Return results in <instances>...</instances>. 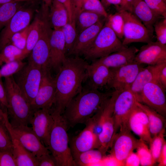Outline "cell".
I'll use <instances>...</instances> for the list:
<instances>
[{"label": "cell", "mask_w": 166, "mask_h": 166, "mask_svg": "<svg viewBox=\"0 0 166 166\" xmlns=\"http://www.w3.org/2000/svg\"><path fill=\"white\" fill-rule=\"evenodd\" d=\"M121 2V0H105L102 3L103 6L105 9L111 5L115 6L117 9L119 6Z\"/></svg>", "instance_id": "obj_55"}, {"label": "cell", "mask_w": 166, "mask_h": 166, "mask_svg": "<svg viewBox=\"0 0 166 166\" xmlns=\"http://www.w3.org/2000/svg\"><path fill=\"white\" fill-rule=\"evenodd\" d=\"M136 105L147 115L149 122V131L152 137L165 131V117L147 105L138 101Z\"/></svg>", "instance_id": "obj_28"}, {"label": "cell", "mask_w": 166, "mask_h": 166, "mask_svg": "<svg viewBox=\"0 0 166 166\" xmlns=\"http://www.w3.org/2000/svg\"><path fill=\"white\" fill-rule=\"evenodd\" d=\"M42 69L41 82L36 96L31 104L34 111L41 109H51L55 96V78L51 76L49 69Z\"/></svg>", "instance_id": "obj_15"}, {"label": "cell", "mask_w": 166, "mask_h": 166, "mask_svg": "<svg viewBox=\"0 0 166 166\" xmlns=\"http://www.w3.org/2000/svg\"><path fill=\"white\" fill-rule=\"evenodd\" d=\"M156 81L166 90V62L156 65Z\"/></svg>", "instance_id": "obj_45"}, {"label": "cell", "mask_w": 166, "mask_h": 166, "mask_svg": "<svg viewBox=\"0 0 166 166\" xmlns=\"http://www.w3.org/2000/svg\"><path fill=\"white\" fill-rule=\"evenodd\" d=\"M140 165V159L136 153L132 152L128 156L124 162V166H138Z\"/></svg>", "instance_id": "obj_51"}, {"label": "cell", "mask_w": 166, "mask_h": 166, "mask_svg": "<svg viewBox=\"0 0 166 166\" xmlns=\"http://www.w3.org/2000/svg\"><path fill=\"white\" fill-rule=\"evenodd\" d=\"M143 64L133 62L122 66L110 68V75L107 87L121 91L130 87Z\"/></svg>", "instance_id": "obj_14"}, {"label": "cell", "mask_w": 166, "mask_h": 166, "mask_svg": "<svg viewBox=\"0 0 166 166\" xmlns=\"http://www.w3.org/2000/svg\"><path fill=\"white\" fill-rule=\"evenodd\" d=\"M130 131L128 127L120 129L119 133L116 134L110 148V154L124 164L126 159L136 148L139 142Z\"/></svg>", "instance_id": "obj_17"}, {"label": "cell", "mask_w": 166, "mask_h": 166, "mask_svg": "<svg viewBox=\"0 0 166 166\" xmlns=\"http://www.w3.org/2000/svg\"><path fill=\"white\" fill-rule=\"evenodd\" d=\"M134 62L154 65L166 62V45L151 41L141 46L136 54Z\"/></svg>", "instance_id": "obj_19"}, {"label": "cell", "mask_w": 166, "mask_h": 166, "mask_svg": "<svg viewBox=\"0 0 166 166\" xmlns=\"http://www.w3.org/2000/svg\"><path fill=\"white\" fill-rule=\"evenodd\" d=\"M97 119L93 116L85 124V128L70 142L69 147L72 156L99 147L98 135L95 131Z\"/></svg>", "instance_id": "obj_13"}, {"label": "cell", "mask_w": 166, "mask_h": 166, "mask_svg": "<svg viewBox=\"0 0 166 166\" xmlns=\"http://www.w3.org/2000/svg\"></svg>", "instance_id": "obj_59"}, {"label": "cell", "mask_w": 166, "mask_h": 166, "mask_svg": "<svg viewBox=\"0 0 166 166\" xmlns=\"http://www.w3.org/2000/svg\"><path fill=\"white\" fill-rule=\"evenodd\" d=\"M160 19L154 24V30L156 34L157 41L161 44L166 45V18Z\"/></svg>", "instance_id": "obj_44"}, {"label": "cell", "mask_w": 166, "mask_h": 166, "mask_svg": "<svg viewBox=\"0 0 166 166\" xmlns=\"http://www.w3.org/2000/svg\"><path fill=\"white\" fill-rule=\"evenodd\" d=\"M40 24V17L38 13L33 22L30 25L26 45L24 49L22 50L19 58V60H22L30 54L35 45L39 38Z\"/></svg>", "instance_id": "obj_30"}, {"label": "cell", "mask_w": 166, "mask_h": 166, "mask_svg": "<svg viewBox=\"0 0 166 166\" xmlns=\"http://www.w3.org/2000/svg\"><path fill=\"white\" fill-rule=\"evenodd\" d=\"M152 10L160 17L166 18V1L165 0H144Z\"/></svg>", "instance_id": "obj_43"}, {"label": "cell", "mask_w": 166, "mask_h": 166, "mask_svg": "<svg viewBox=\"0 0 166 166\" xmlns=\"http://www.w3.org/2000/svg\"><path fill=\"white\" fill-rule=\"evenodd\" d=\"M104 156L98 149H94L77 154L73 157L75 166H100V162Z\"/></svg>", "instance_id": "obj_31"}, {"label": "cell", "mask_w": 166, "mask_h": 166, "mask_svg": "<svg viewBox=\"0 0 166 166\" xmlns=\"http://www.w3.org/2000/svg\"><path fill=\"white\" fill-rule=\"evenodd\" d=\"M119 91H114L102 104L97 111L98 118L95 132L98 135V148L105 156L111 148L116 134L113 116L115 99Z\"/></svg>", "instance_id": "obj_5"}, {"label": "cell", "mask_w": 166, "mask_h": 166, "mask_svg": "<svg viewBox=\"0 0 166 166\" xmlns=\"http://www.w3.org/2000/svg\"><path fill=\"white\" fill-rule=\"evenodd\" d=\"M131 13L153 34L154 24L158 20L163 18L153 12L144 0H133Z\"/></svg>", "instance_id": "obj_25"}, {"label": "cell", "mask_w": 166, "mask_h": 166, "mask_svg": "<svg viewBox=\"0 0 166 166\" xmlns=\"http://www.w3.org/2000/svg\"><path fill=\"white\" fill-rule=\"evenodd\" d=\"M113 92L103 93L86 86L70 101L62 114L68 127L85 124L98 111Z\"/></svg>", "instance_id": "obj_2"}, {"label": "cell", "mask_w": 166, "mask_h": 166, "mask_svg": "<svg viewBox=\"0 0 166 166\" xmlns=\"http://www.w3.org/2000/svg\"><path fill=\"white\" fill-rule=\"evenodd\" d=\"M49 8L45 6L42 7L39 11L41 24L39 38L30 54L28 61L42 69H50V40L53 30L49 21Z\"/></svg>", "instance_id": "obj_6"}, {"label": "cell", "mask_w": 166, "mask_h": 166, "mask_svg": "<svg viewBox=\"0 0 166 166\" xmlns=\"http://www.w3.org/2000/svg\"><path fill=\"white\" fill-rule=\"evenodd\" d=\"M22 50L11 44L4 46L0 51V65L19 60Z\"/></svg>", "instance_id": "obj_35"}, {"label": "cell", "mask_w": 166, "mask_h": 166, "mask_svg": "<svg viewBox=\"0 0 166 166\" xmlns=\"http://www.w3.org/2000/svg\"><path fill=\"white\" fill-rule=\"evenodd\" d=\"M110 75V69L95 60L86 67V86L99 90L107 86Z\"/></svg>", "instance_id": "obj_22"}, {"label": "cell", "mask_w": 166, "mask_h": 166, "mask_svg": "<svg viewBox=\"0 0 166 166\" xmlns=\"http://www.w3.org/2000/svg\"><path fill=\"white\" fill-rule=\"evenodd\" d=\"M157 161L159 163L158 166H166V142L165 141L164 144Z\"/></svg>", "instance_id": "obj_54"}, {"label": "cell", "mask_w": 166, "mask_h": 166, "mask_svg": "<svg viewBox=\"0 0 166 166\" xmlns=\"http://www.w3.org/2000/svg\"><path fill=\"white\" fill-rule=\"evenodd\" d=\"M120 12L124 20L122 42L124 45L134 42L147 43L152 41L153 34L132 13L128 11Z\"/></svg>", "instance_id": "obj_10"}, {"label": "cell", "mask_w": 166, "mask_h": 166, "mask_svg": "<svg viewBox=\"0 0 166 166\" xmlns=\"http://www.w3.org/2000/svg\"><path fill=\"white\" fill-rule=\"evenodd\" d=\"M42 74L41 68L28 62L13 75L17 85L31 104L37 93Z\"/></svg>", "instance_id": "obj_8"}, {"label": "cell", "mask_w": 166, "mask_h": 166, "mask_svg": "<svg viewBox=\"0 0 166 166\" xmlns=\"http://www.w3.org/2000/svg\"><path fill=\"white\" fill-rule=\"evenodd\" d=\"M105 21L93 42L83 53L85 59L93 61L127 47L123 44Z\"/></svg>", "instance_id": "obj_7"}, {"label": "cell", "mask_w": 166, "mask_h": 166, "mask_svg": "<svg viewBox=\"0 0 166 166\" xmlns=\"http://www.w3.org/2000/svg\"><path fill=\"white\" fill-rule=\"evenodd\" d=\"M0 149L12 152V143L10 133L4 119L0 121Z\"/></svg>", "instance_id": "obj_42"}, {"label": "cell", "mask_w": 166, "mask_h": 166, "mask_svg": "<svg viewBox=\"0 0 166 166\" xmlns=\"http://www.w3.org/2000/svg\"><path fill=\"white\" fill-rule=\"evenodd\" d=\"M53 0H42V2L45 4L49 7Z\"/></svg>", "instance_id": "obj_58"}, {"label": "cell", "mask_w": 166, "mask_h": 166, "mask_svg": "<svg viewBox=\"0 0 166 166\" xmlns=\"http://www.w3.org/2000/svg\"><path fill=\"white\" fill-rule=\"evenodd\" d=\"M137 101L130 87L119 92L113 107V116L116 133L118 129L128 127V119L136 105Z\"/></svg>", "instance_id": "obj_11"}, {"label": "cell", "mask_w": 166, "mask_h": 166, "mask_svg": "<svg viewBox=\"0 0 166 166\" xmlns=\"http://www.w3.org/2000/svg\"><path fill=\"white\" fill-rule=\"evenodd\" d=\"M39 0H0V5L13 2H24L37 3Z\"/></svg>", "instance_id": "obj_56"}, {"label": "cell", "mask_w": 166, "mask_h": 166, "mask_svg": "<svg viewBox=\"0 0 166 166\" xmlns=\"http://www.w3.org/2000/svg\"><path fill=\"white\" fill-rule=\"evenodd\" d=\"M10 134L12 143V153L17 166H38L37 157L27 150L16 138Z\"/></svg>", "instance_id": "obj_27"}, {"label": "cell", "mask_w": 166, "mask_h": 166, "mask_svg": "<svg viewBox=\"0 0 166 166\" xmlns=\"http://www.w3.org/2000/svg\"><path fill=\"white\" fill-rule=\"evenodd\" d=\"M165 131L152 137L150 145V150L153 160L155 163L157 161L165 140L164 139Z\"/></svg>", "instance_id": "obj_38"}, {"label": "cell", "mask_w": 166, "mask_h": 166, "mask_svg": "<svg viewBox=\"0 0 166 166\" xmlns=\"http://www.w3.org/2000/svg\"><path fill=\"white\" fill-rule=\"evenodd\" d=\"M145 143L140 139L139 140L136 148V153L139 158L141 166H152L155 163L153 160L150 150Z\"/></svg>", "instance_id": "obj_36"}, {"label": "cell", "mask_w": 166, "mask_h": 166, "mask_svg": "<svg viewBox=\"0 0 166 166\" xmlns=\"http://www.w3.org/2000/svg\"><path fill=\"white\" fill-rule=\"evenodd\" d=\"M53 122L51 109L46 108L34 111L30 122L34 133L47 148Z\"/></svg>", "instance_id": "obj_18"}, {"label": "cell", "mask_w": 166, "mask_h": 166, "mask_svg": "<svg viewBox=\"0 0 166 166\" xmlns=\"http://www.w3.org/2000/svg\"><path fill=\"white\" fill-rule=\"evenodd\" d=\"M53 122L48 148L54 158L57 166H75L67 133L68 126L62 114L52 110Z\"/></svg>", "instance_id": "obj_3"}, {"label": "cell", "mask_w": 166, "mask_h": 166, "mask_svg": "<svg viewBox=\"0 0 166 166\" xmlns=\"http://www.w3.org/2000/svg\"><path fill=\"white\" fill-rule=\"evenodd\" d=\"M85 59L66 57L55 78L56 92L53 110L61 114L70 101L82 90L86 78Z\"/></svg>", "instance_id": "obj_1"}, {"label": "cell", "mask_w": 166, "mask_h": 166, "mask_svg": "<svg viewBox=\"0 0 166 166\" xmlns=\"http://www.w3.org/2000/svg\"><path fill=\"white\" fill-rule=\"evenodd\" d=\"M104 18L78 34L75 43L68 55L79 56L93 43L103 27L105 23Z\"/></svg>", "instance_id": "obj_23"}, {"label": "cell", "mask_w": 166, "mask_h": 166, "mask_svg": "<svg viewBox=\"0 0 166 166\" xmlns=\"http://www.w3.org/2000/svg\"><path fill=\"white\" fill-rule=\"evenodd\" d=\"M36 157L38 166H57L54 158L50 153L45 154Z\"/></svg>", "instance_id": "obj_47"}, {"label": "cell", "mask_w": 166, "mask_h": 166, "mask_svg": "<svg viewBox=\"0 0 166 166\" xmlns=\"http://www.w3.org/2000/svg\"><path fill=\"white\" fill-rule=\"evenodd\" d=\"M4 121L9 133L16 138L21 144L35 157H38L50 152L27 125L13 126L10 123L7 112L5 113Z\"/></svg>", "instance_id": "obj_9"}, {"label": "cell", "mask_w": 166, "mask_h": 166, "mask_svg": "<svg viewBox=\"0 0 166 166\" xmlns=\"http://www.w3.org/2000/svg\"><path fill=\"white\" fill-rule=\"evenodd\" d=\"M156 65L143 67L130 86V88L138 101L140 102L141 93L145 85L150 82L156 81Z\"/></svg>", "instance_id": "obj_26"}, {"label": "cell", "mask_w": 166, "mask_h": 166, "mask_svg": "<svg viewBox=\"0 0 166 166\" xmlns=\"http://www.w3.org/2000/svg\"><path fill=\"white\" fill-rule=\"evenodd\" d=\"M165 91L156 81L150 82L143 89L140 102L153 109L165 117L166 115Z\"/></svg>", "instance_id": "obj_16"}, {"label": "cell", "mask_w": 166, "mask_h": 166, "mask_svg": "<svg viewBox=\"0 0 166 166\" xmlns=\"http://www.w3.org/2000/svg\"><path fill=\"white\" fill-rule=\"evenodd\" d=\"M83 0H71L72 12V20L75 21L78 14L82 10Z\"/></svg>", "instance_id": "obj_50"}, {"label": "cell", "mask_w": 166, "mask_h": 166, "mask_svg": "<svg viewBox=\"0 0 166 166\" xmlns=\"http://www.w3.org/2000/svg\"><path fill=\"white\" fill-rule=\"evenodd\" d=\"M61 3L66 9L68 16L69 22H72V12L71 0H56Z\"/></svg>", "instance_id": "obj_53"}, {"label": "cell", "mask_w": 166, "mask_h": 166, "mask_svg": "<svg viewBox=\"0 0 166 166\" xmlns=\"http://www.w3.org/2000/svg\"><path fill=\"white\" fill-rule=\"evenodd\" d=\"M8 106L7 111L13 126L27 125L34 111L31 104L24 96L14 81L13 76L4 77Z\"/></svg>", "instance_id": "obj_4"}, {"label": "cell", "mask_w": 166, "mask_h": 166, "mask_svg": "<svg viewBox=\"0 0 166 166\" xmlns=\"http://www.w3.org/2000/svg\"><path fill=\"white\" fill-rule=\"evenodd\" d=\"M0 105L3 109H7L8 106L7 94L1 78H0Z\"/></svg>", "instance_id": "obj_49"}, {"label": "cell", "mask_w": 166, "mask_h": 166, "mask_svg": "<svg viewBox=\"0 0 166 166\" xmlns=\"http://www.w3.org/2000/svg\"><path fill=\"white\" fill-rule=\"evenodd\" d=\"M26 2H13L0 5V30L5 26Z\"/></svg>", "instance_id": "obj_33"}, {"label": "cell", "mask_w": 166, "mask_h": 166, "mask_svg": "<svg viewBox=\"0 0 166 166\" xmlns=\"http://www.w3.org/2000/svg\"><path fill=\"white\" fill-rule=\"evenodd\" d=\"M139 50L134 46H127L122 49L94 60L109 68L118 67L133 62Z\"/></svg>", "instance_id": "obj_24"}, {"label": "cell", "mask_w": 166, "mask_h": 166, "mask_svg": "<svg viewBox=\"0 0 166 166\" xmlns=\"http://www.w3.org/2000/svg\"><path fill=\"white\" fill-rule=\"evenodd\" d=\"M128 125L130 130L140 139L150 144L152 137L149 131L148 120L145 113L137 105L129 117Z\"/></svg>", "instance_id": "obj_21"}, {"label": "cell", "mask_w": 166, "mask_h": 166, "mask_svg": "<svg viewBox=\"0 0 166 166\" xmlns=\"http://www.w3.org/2000/svg\"><path fill=\"white\" fill-rule=\"evenodd\" d=\"M101 166H121L124 164L117 160L111 154L104 156L100 162Z\"/></svg>", "instance_id": "obj_48"}, {"label": "cell", "mask_w": 166, "mask_h": 166, "mask_svg": "<svg viewBox=\"0 0 166 166\" xmlns=\"http://www.w3.org/2000/svg\"><path fill=\"white\" fill-rule=\"evenodd\" d=\"M49 19L54 30L60 29L69 21L67 10L61 3L53 0L49 6Z\"/></svg>", "instance_id": "obj_29"}, {"label": "cell", "mask_w": 166, "mask_h": 166, "mask_svg": "<svg viewBox=\"0 0 166 166\" xmlns=\"http://www.w3.org/2000/svg\"><path fill=\"white\" fill-rule=\"evenodd\" d=\"M26 63L15 60L5 64L0 69V78L13 76L21 69Z\"/></svg>", "instance_id": "obj_39"}, {"label": "cell", "mask_w": 166, "mask_h": 166, "mask_svg": "<svg viewBox=\"0 0 166 166\" xmlns=\"http://www.w3.org/2000/svg\"><path fill=\"white\" fill-rule=\"evenodd\" d=\"M133 1V0H121L120 4L117 9L118 12L128 11L131 12Z\"/></svg>", "instance_id": "obj_52"}, {"label": "cell", "mask_w": 166, "mask_h": 166, "mask_svg": "<svg viewBox=\"0 0 166 166\" xmlns=\"http://www.w3.org/2000/svg\"><path fill=\"white\" fill-rule=\"evenodd\" d=\"M26 2L5 26L0 35V50L9 44L12 36L27 27L32 17L34 4Z\"/></svg>", "instance_id": "obj_12"}, {"label": "cell", "mask_w": 166, "mask_h": 166, "mask_svg": "<svg viewBox=\"0 0 166 166\" xmlns=\"http://www.w3.org/2000/svg\"><path fill=\"white\" fill-rule=\"evenodd\" d=\"M105 18L96 12L88 10L81 11L75 20L76 28L78 35L84 30Z\"/></svg>", "instance_id": "obj_32"}, {"label": "cell", "mask_w": 166, "mask_h": 166, "mask_svg": "<svg viewBox=\"0 0 166 166\" xmlns=\"http://www.w3.org/2000/svg\"><path fill=\"white\" fill-rule=\"evenodd\" d=\"M110 26L118 38H123L124 20L121 12H117L114 14L108 15L106 18Z\"/></svg>", "instance_id": "obj_37"}, {"label": "cell", "mask_w": 166, "mask_h": 166, "mask_svg": "<svg viewBox=\"0 0 166 166\" xmlns=\"http://www.w3.org/2000/svg\"><path fill=\"white\" fill-rule=\"evenodd\" d=\"M98 13L106 18L108 15L100 0H83L82 10Z\"/></svg>", "instance_id": "obj_40"}, {"label": "cell", "mask_w": 166, "mask_h": 166, "mask_svg": "<svg viewBox=\"0 0 166 166\" xmlns=\"http://www.w3.org/2000/svg\"><path fill=\"white\" fill-rule=\"evenodd\" d=\"M0 166H17L12 151L0 149Z\"/></svg>", "instance_id": "obj_46"}, {"label": "cell", "mask_w": 166, "mask_h": 166, "mask_svg": "<svg viewBox=\"0 0 166 166\" xmlns=\"http://www.w3.org/2000/svg\"><path fill=\"white\" fill-rule=\"evenodd\" d=\"M30 28V25H29L23 30L14 34L9 44H11L20 49L23 50L26 45Z\"/></svg>", "instance_id": "obj_41"}, {"label": "cell", "mask_w": 166, "mask_h": 166, "mask_svg": "<svg viewBox=\"0 0 166 166\" xmlns=\"http://www.w3.org/2000/svg\"><path fill=\"white\" fill-rule=\"evenodd\" d=\"M65 43L61 28L53 30L50 40L49 67L58 72L66 58Z\"/></svg>", "instance_id": "obj_20"}, {"label": "cell", "mask_w": 166, "mask_h": 166, "mask_svg": "<svg viewBox=\"0 0 166 166\" xmlns=\"http://www.w3.org/2000/svg\"><path fill=\"white\" fill-rule=\"evenodd\" d=\"M0 106V121L3 120L5 113L6 111H4Z\"/></svg>", "instance_id": "obj_57"}, {"label": "cell", "mask_w": 166, "mask_h": 166, "mask_svg": "<svg viewBox=\"0 0 166 166\" xmlns=\"http://www.w3.org/2000/svg\"><path fill=\"white\" fill-rule=\"evenodd\" d=\"M165 1H166V0H165Z\"/></svg>", "instance_id": "obj_60"}, {"label": "cell", "mask_w": 166, "mask_h": 166, "mask_svg": "<svg viewBox=\"0 0 166 166\" xmlns=\"http://www.w3.org/2000/svg\"><path fill=\"white\" fill-rule=\"evenodd\" d=\"M61 29L65 41V53L68 55L72 49L78 35L75 21L72 22H68Z\"/></svg>", "instance_id": "obj_34"}]
</instances>
